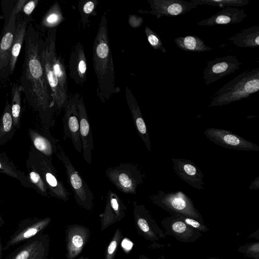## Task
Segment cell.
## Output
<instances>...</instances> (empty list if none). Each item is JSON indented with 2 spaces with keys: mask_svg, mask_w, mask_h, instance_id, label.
Instances as JSON below:
<instances>
[{
  "mask_svg": "<svg viewBox=\"0 0 259 259\" xmlns=\"http://www.w3.org/2000/svg\"><path fill=\"white\" fill-rule=\"evenodd\" d=\"M39 32L29 22L25 36V55L20 87L28 104L37 112L44 132L54 124L55 105L39 53Z\"/></svg>",
  "mask_w": 259,
  "mask_h": 259,
  "instance_id": "1",
  "label": "cell"
},
{
  "mask_svg": "<svg viewBox=\"0 0 259 259\" xmlns=\"http://www.w3.org/2000/svg\"><path fill=\"white\" fill-rule=\"evenodd\" d=\"M106 14L101 17L93 45V67L97 77L96 95L102 103L107 101L120 89L115 84L114 65Z\"/></svg>",
  "mask_w": 259,
  "mask_h": 259,
  "instance_id": "2",
  "label": "cell"
},
{
  "mask_svg": "<svg viewBox=\"0 0 259 259\" xmlns=\"http://www.w3.org/2000/svg\"><path fill=\"white\" fill-rule=\"evenodd\" d=\"M57 27L48 30L44 39L40 37L39 53L47 80L52 91L55 111L59 113L68 97V79L64 61L56 52Z\"/></svg>",
  "mask_w": 259,
  "mask_h": 259,
  "instance_id": "3",
  "label": "cell"
},
{
  "mask_svg": "<svg viewBox=\"0 0 259 259\" xmlns=\"http://www.w3.org/2000/svg\"><path fill=\"white\" fill-rule=\"evenodd\" d=\"M259 90V67L244 71L215 93L208 107L223 106L247 98Z\"/></svg>",
  "mask_w": 259,
  "mask_h": 259,
  "instance_id": "4",
  "label": "cell"
},
{
  "mask_svg": "<svg viewBox=\"0 0 259 259\" xmlns=\"http://www.w3.org/2000/svg\"><path fill=\"white\" fill-rule=\"evenodd\" d=\"M27 161L40 174L47 186L49 195L64 201L69 200L70 194L60 179L52 160L31 146Z\"/></svg>",
  "mask_w": 259,
  "mask_h": 259,
  "instance_id": "5",
  "label": "cell"
},
{
  "mask_svg": "<svg viewBox=\"0 0 259 259\" xmlns=\"http://www.w3.org/2000/svg\"><path fill=\"white\" fill-rule=\"evenodd\" d=\"M148 197L152 203L171 215H181L196 220L204 224L202 217L195 207L193 201L181 191L165 192L159 190Z\"/></svg>",
  "mask_w": 259,
  "mask_h": 259,
  "instance_id": "6",
  "label": "cell"
},
{
  "mask_svg": "<svg viewBox=\"0 0 259 259\" xmlns=\"http://www.w3.org/2000/svg\"><path fill=\"white\" fill-rule=\"evenodd\" d=\"M55 154L65 167L67 181L73 193L76 202L81 208L91 210L94 205V196L88 184L73 165L60 145Z\"/></svg>",
  "mask_w": 259,
  "mask_h": 259,
  "instance_id": "7",
  "label": "cell"
},
{
  "mask_svg": "<svg viewBox=\"0 0 259 259\" xmlns=\"http://www.w3.org/2000/svg\"><path fill=\"white\" fill-rule=\"evenodd\" d=\"M110 182L121 192L136 194L137 187L144 182L145 176L140 168L133 163H121L105 170Z\"/></svg>",
  "mask_w": 259,
  "mask_h": 259,
  "instance_id": "8",
  "label": "cell"
},
{
  "mask_svg": "<svg viewBox=\"0 0 259 259\" xmlns=\"http://www.w3.org/2000/svg\"><path fill=\"white\" fill-rule=\"evenodd\" d=\"M80 96L78 93L72 96L68 95L63 106L64 114L63 118V139L64 140L70 139L75 149L79 153L82 152L78 111V102Z\"/></svg>",
  "mask_w": 259,
  "mask_h": 259,
  "instance_id": "9",
  "label": "cell"
},
{
  "mask_svg": "<svg viewBox=\"0 0 259 259\" xmlns=\"http://www.w3.org/2000/svg\"><path fill=\"white\" fill-rule=\"evenodd\" d=\"M133 214L138 234L147 240L155 242L166 239L164 230L157 224L151 212L142 204L133 202Z\"/></svg>",
  "mask_w": 259,
  "mask_h": 259,
  "instance_id": "10",
  "label": "cell"
},
{
  "mask_svg": "<svg viewBox=\"0 0 259 259\" xmlns=\"http://www.w3.org/2000/svg\"><path fill=\"white\" fill-rule=\"evenodd\" d=\"M52 219L50 217L28 218L20 221L17 229L10 237L9 239L3 246V250L7 251L11 247L25 242L29 239L43 233L49 225Z\"/></svg>",
  "mask_w": 259,
  "mask_h": 259,
  "instance_id": "11",
  "label": "cell"
},
{
  "mask_svg": "<svg viewBox=\"0 0 259 259\" xmlns=\"http://www.w3.org/2000/svg\"><path fill=\"white\" fill-rule=\"evenodd\" d=\"M204 134L209 140L224 148L241 151H259L257 145L230 131L209 127L204 131Z\"/></svg>",
  "mask_w": 259,
  "mask_h": 259,
  "instance_id": "12",
  "label": "cell"
},
{
  "mask_svg": "<svg viewBox=\"0 0 259 259\" xmlns=\"http://www.w3.org/2000/svg\"><path fill=\"white\" fill-rule=\"evenodd\" d=\"M203 70V79L208 85L221 78L233 74L240 68L242 63L235 56L228 55L208 61Z\"/></svg>",
  "mask_w": 259,
  "mask_h": 259,
  "instance_id": "13",
  "label": "cell"
},
{
  "mask_svg": "<svg viewBox=\"0 0 259 259\" xmlns=\"http://www.w3.org/2000/svg\"><path fill=\"white\" fill-rule=\"evenodd\" d=\"M151 10H138L140 14H151L157 19L162 16L175 17L185 14L196 6L184 0H148Z\"/></svg>",
  "mask_w": 259,
  "mask_h": 259,
  "instance_id": "14",
  "label": "cell"
},
{
  "mask_svg": "<svg viewBox=\"0 0 259 259\" xmlns=\"http://www.w3.org/2000/svg\"><path fill=\"white\" fill-rule=\"evenodd\" d=\"M16 15L12 11L0 36V80L10 76L9 63L16 28Z\"/></svg>",
  "mask_w": 259,
  "mask_h": 259,
  "instance_id": "15",
  "label": "cell"
},
{
  "mask_svg": "<svg viewBox=\"0 0 259 259\" xmlns=\"http://www.w3.org/2000/svg\"><path fill=\"white\" fill-rule=\"evenodd\" d=\"M160 224L166 237L173 236L183 243L194 242L202 236L201 232L186 224L178 215L164 218Z\"/></svg>",
  "mask_w": 259,
  "mask_h": 259,
  "instance_id": "16",
  "label": "cell"
},
{
  "mask_svg": "<svg viewBox=\"0 0 259 259\" xmlns=\"http://www.w3.org/2000/svg\"><path fill=\"white\" fill-rule=\"evenodd\" d=\"M67 259H75L83 250L91 236L90 229L83 225H69L65 229Z\"/></svg>",
  "mask_w": 259,
  "mask_h": 259,
  "instance_id": "17",
  "label": "cell"
},
{
  "mask_svg": "<svg viewBox=\"0 0 259 259\" xmlns=\"http://www.w3.org/2000/svg\"><path fill=\"white\" fill-rule=\"evenodd\" d=\"M126 206L118 195L109 190L107 192L104 210L100 214L102 231L120 222L125 215Z\"/></svg>",
  "mask_w": 259,
  "mask_h": 259,
  "instance_id": "18",
  "label": "cell"
},
{
  "mask_svg": "<svg viewBox=\"0 0 259 259\" xmlns=\"http://www.w3.org/2000/svg\"><path fill=\"white\" fill-rule=\"evenodd\" d=\"M78 111L83 158L87 163L91 164L92 161L94 141L87 110L83 97L81 96L78 102Z\"/></svg>",
  "mask_w": 259,
  "mask_h": 259,
  "instance_id": "19",
  "label": "cell"
},
{
  "mask_svg": "<svg viewBox=\"0 0 259 259\" xmlns=\"http://www.w3.org/2000/svg\"><path fill=\"white\" fill-rule=\"evenodd\" d=\"M171 159L175 172L182 180L194 188L204 189L203 174L193 161L180 158Z\"/></svg>",
  "mask_w": 259,
  "mask_h": 259,
  "instance_id": "20",
  "label": "cell"
},
{
  "mask_svg": "<svg viewBox=\"0 0 259 259\" xmlns=\"http://www.w3.org/2000/svg\"><path fill=\"white\" fill-rule=\"evenodd\" d=\"M69 76L82 87L87 81L88 63L83 45L77 42L72 47L69 59Z\"/></svg>",
  "mask_w": 259,
  "mask_h": 259,
  "instance_id": "21",
  "label": "cell"
},
{
  "mask_svg": "<svg viewBox=\"0 0 259 259\" xmlns=\"http://www.w3.org/2000/svg\"><path fill=\"white\" fill-rule=\"evenodd\" d=\"M125 95L137 132L148 150L151 152V141L147 125L137 100L128 86L125 87Z\"/></svg>",
  "mask_w": 259,
  "mask_h": 259,
  "instance_id": "22",
  "label": "cell"
},
{
  "mask_svg": "<svg viewBox=\"0 0 259 259\" xmlns=\"http://www.w3.org/2000/svg\"><path fill=\"white\" fill-rule=\"evenodd\" d=\"M247 15L244 9L226 7L210 17L197 23L198 26L227 25L241 22Z\"/></svg>",
  "mask_w": 259,
  "mask_h": 259,
  "instance_id": "23",
  "label": "cell"
},
{
  "mask_svg": "<svg viewBox=\"0 0 259 259\" xmlns=\"http://www.w3.org/2000/svg\"><path fill=\"white\" fill-rule=\"evenodd\" d=\"M29 137L32 146L40 153L51 160L56 153L59 145V140L53 137L50 133H42L33 128H29Z\"/></svg>",
  "mask_w": 259,
  "mask_h": 259,
  "instance_id": "24",
  "label": "cell"
},
{
  "mask_svg": "<svg viewBox=\"0 0 259 259\" xmlns=\"http://www.w3.org/2000/svg\"><path fill=\"white\" fill-rule=\"evenodd\" d=\"M29 23L26 17L16 16L15 35L12 44L9 63L10 75L13 73L22 46L24 41L26 32Z\"/></svg>",
  "mask_w": 259,
  "mask_h": 259,
  "instance_id": "25",
  "label": "cell"
},
{
  "mask_svg": "<svg viewBox=\"0 0 259 259\" xmlns=\"http://www.w3.org/2000/svg\"><path fill=\"white\" fill-rule=\"evenodd\" d=\"M235 46L240 48H254L259 46V26L244 29L229 38Z\"/></svg>",
  "mask_w": 259,
  "mask_h": 259,
  "instance_id": "26",
  "label": "cell"
},
{
  "mask_svg": "<svg viewBox=\"0 0 259 259\" xmlns=\"http://www.w3.org/2000/svg\"><path fill=\"white\" fill-rule=\"evenodd\" d=\"M48 235L42 233L29 239L11 253L6 259H28Z\"/></svg>",
  "mask_w": 259,
  "mask_h": 259,
  "instance_id": "27",
  "label": "cell"
},
{
  "mask_svg": "<svg viewBox=\"0 0 259 259\" xmlns=\"http://www.w3.org/2000/svg\"><path fill=\"white\" fill-rule=\"evenodd\" d=\"M0 172L16 179L27 188L33 189L27 176L23 172L18 169L5 151L0 153Z\"/></svg>",
  "mask_w": 259,
  "mask_h": 259,
  "instance_id": "28",
  "label": "cell"
},
{
  "mask_svg": "<svg viewBox=\"0 0 259 259\" xmlns=\"http://www.w3.org/2000/svg\"><path fill=\"white\" fill-rule=\"evenodd\" d=\"M15 128L11 111V105L8 101L0 119V145L6 144L15 134Z\"/></svg>",
  "mask_w": 259,
  "mask_h": 259,
  "instance_id": "29",
  "label": "cell"
},
{
  "mask_svg": "<svg viewBox=\"0 0 259 259\" xmlns=\"http://www.w3.org/2000/svg\"><path fill=\"white\" fill-rule=\"evenodd\" d=\"M174 42L179 48L187 52L200 53L213 50L196 35L179 36L174 39Z\"/></svg>",
  "mask_w": 259,
  "mask_h": 259,
  "instance_id": "30",
  "label": "cell"
},
{
  "mask_svg": "<svg viewBox=\"0 0 259 259\" xmlns=\"http://www.w3.org/2000/svg\"><path fill=\"white\" fill-rule=\"evenodd\" d=\"M65 20L59 3L56 1L42 17L40 25L43 29H49L57 27Z\"/></svg>",
  "mask_w": 259,
  "mask_h": 259,
  "instance_id": "31",
  "label": "cell"
},
{
  "mask_svg": "<svg viewBox=\"0 0 259 259\" xmlns=\"http://www.w3.org/2000/svg\"><path fill=\"white\" fill-rule=\"evenodd\" d=\"M21 92L19 85L14 83L11 89V111L14 125L17 129L21 126Z\"/></svg>",
  "mask_w": 259,
  "mask_h": 259,
  "instance_id": "32",
  "label": "cell"
},
{
  "mask_svg": "<svg viewBox=\"0 0 259 259\" xmlns=\"http://www.w3.org/2000/svg\"><path fill=\"white\" fill-rule=\"evenodd\" d=\"M99 4L97 0H80L78 7L80 15V22L84 29L90 26V18L97 15V7Z\"/></svg>",
  "mask_w": 259,
  "mask_h": 259,
  "instance_id": "33",
  "label": "cell"
},
{
  "mask_svg": "<svg viewBox=\"0 0 259 259\" xmlns=\"http://www.w3.org/2000/svg\"><path fill=\"white\" fill-rule=\"evenodd\" d=\"M26 168L28 171L27 176L32 186L33 189L42 196L49 198L48 189L44 180L36 170L34 166L26 161Z\"/></svg>",
  "mask_w": 259,
  "mask_h": 259,
  "instance_id": "34",
  "label": "cell"
},
{
  "mask_svg": "<svg viewBox=\"0 0 259 259\" xmlns=\"http://www.w3.org/2000/svg\"><path fill=\"white\" fill-rule=\"evenodd\" d=\"M249 0H192L191 3L195 6L206 5L219 7H241L247 5Z\"/></svg>",
  "mask_w": 259,
  "mask_h": 259,
  "instance_id": "35",
  "label": "cell"
},
{
  "mask_svg": "<svg viewBox=\"0 0 259 259\" xmlns=\"http://www.w3.org/2000/svg\"><path fill=\"white\" fill-rule=\"evenodd\" d=\"M122 235L119 228H117L105 251L104 259H115L117 249L121 242Z\"/></svg>",
  "mask_w": 259,
  "mask_h": 259,
  "instance_id": "36",
  "label": "cell"
},
{
  "mask_svg": "<svg viewBox=\"0 0 259 259\" xmlns=\"http://www.w3.org/2000/svg\"><path fill=\"white\" fill-rule=\"evenodd\" d=\"M145 33L149 44L153 49L160 50L164 53L166 52V50L163 46V44L159 35L148 26H146Z\"/></svg>",
  "mask_w": 259,
  "mask_h": 259,
  "instance_id": "37",
  "label": "cell"
},
{
  "mask_svg": "<svg viewBox=\"0 0 259 259\" xmlns=\"http://www.w3.org/2000/svg\"><path fill=\"white\" fill-rule=\"evenodd\" d=\"M237 251L253 259H259V242L247 243L239 247Z\"/></svg>",
  "mask_w": 259,
  "mask_h": 259,
  "instance_id": "38",
  "label": "cell"
},
{
  "mask_svg": "<svg viewBox=\"0 0 259 259\" xmlns=\"http://www.w3.org/2000/svg\"><path fill=\"white\" fill-rule=\"evenodd\" d=\"M50 238L48 235L41 245L28 259H48Z\"/></svg>",
  "mask_w": 259,
  "mask_h": 259,
  "instance_id": "39",
  "label": "cell"
},
{
  "mask_svg": "<svg viewBox=\"0 0 259 259\" xmlns=\"http://www.w3.org/2000/svg\"><path fill=\"white\" fill-rule=\"evenodd\" d=\"M178 215L179 218L184 221L186 224L200 232H206L209 230V229L207 227V226L205 225L204 224L201 223L196 220L181 215Z\"/></svg>",
  "mask_w": 259,
  "mask_h": 259,
  "instance_id": "40",
  "label": "cell"
},
{
  "mask_svg": "<svg viewBox=\"0 0 259 259\" xmlns=\"http://www.w3.org/2000/svg\"><path fill=\"white\" fill-rule=\"evenodd\" d=\"M127 22L131 27L137 28L143 24L144 19L142 17L137 15H129Z\"/></svg>",
  "mask_w": 259,
  "mask_h": 259,
  "instance_id": "41",
  "label": "cell"
},
{
  "mask_svg": "<svg viewBox=\"0 0 259 259\" xmlns=\"http://www.w3.org/2000/svg\"><path fill=\"white\" fill-rule=\"evenodd\" d=\"M38 0L28 1L22 9L23 13L27 16H30L37 6Z\"/></svg>",
  "mask_w": 259,
  "mask_h": 259,
  "instance_id": "42",
  "label": "cell"
},
{
  "mask_svg": "<svg viewBox=\"0 0 259 259\" xmlns=\"http://www.w3.org/2000/svg\"><path fill=\"white\" fill-rule=\"evenodd\" d=\"M27 1V0H19L17 1L15 7L12 10V11L14 12L16 15H17L20 13V12L22 10L24 6Z\"/></svg>",
  "mask_w": 259,
  "mask_h": 259,
  "instance_id": "43",
  "label": "cell"
},
{
  "mask_svg": "<svg viewBox=\"0 0 259 259\" xmlns=\"http://www.w3.org/2000/svg\"><path fill=\"white\" fill-rule=\"evenodd\" d=\"M259 188V177H257L250 184L249 189L254 190Z\"/></svg>",
  "mask_w": 259,
  "mask_h": 259,
  "instance_id": "44",
  "label": "cell"
},
{
  "mask_svg": "<svg viewBox=\"0 0 259 259\" xmlns=\"http://www.w3.org/2000/svg\"><path fill=\"white\" fill-rule=\"evenodd\" d=\"M247 238H255V239L259 240V229H257L255 232L249 235Z\"/></svg>",
  "mask_w": 259,
  "mask_h": 259,
  "instance_id": "45",
  "label": "cell"
},
{
  "mask_svg": "<svg viewBox=\"0 0 259 259\" xmlns=\"http://www.w3.org/2000/svg\"><path fill=\"white\" fill-rule=\"evenodd\" d=\"M139 259H153V258H151L146 256L145 255L141 254L139 256ZM157 259H166V258H165V257L163 255H161L160 256H159L157 258Z\"/></svg>",
  "mask_w": 259,
  "mask_h": 259,
  "instance_id": "46",
  "label": "cell"
},
{
  "mask_svg": "<svg viewBox=\"0 0 259 259\" xmlns=\"http://www.w3.org/2000/svg\"><path fill=\"white\" fill-rule=\"evenodd\" d=\"M3 246L0 237V259H2V253L3 251Z\"/></svg>",
  "mask_w": 259,
  "mask_h": 259,
  "instance_id": "47",
  "label": "cell"
},
{
  "mask_svg": "<svg viewBox=\"0 0 259 259\" xmlns=\"http://www.w3.org/2000/svg\"><path fill=\"white\" fill-rule=\"evenodd\" d=\"M6 225V223L2 217V215L1 214V210H0V227H3L4 225Z\"/></svg>",
  "mask_w": 259,
  "mask_h": 259,
  "instance_id": "48",
  "label": "cell"
},
{
  "mask_svg": "<svg viewBox=\"0 0 259 259\" xmlns=\"http://www.w3.org/2000/svg\"><path fill=\"white\" fill-rule=\"evenodd\" d=\"M198 259H203V258H198ZM204 259H224V258H219V257H210L204 258Z\"/></svg>",
  "mask_w": 259,
  "mask_h": 259,
  "instance_id": "49",
  "label": "cell"
},
{
  "mask_svg": "<svg viewBox=\"0 0 259 259\" xmlns=\"http://www.w3.org/2000/svg\"><path fill=\"white\" fill-rule=\"evenodd\" d=\"M78 259H89L88 257H79V258Z\"/></svg>",
  "mask_w": 259,
  "mask_h": 259,
  "instance_id": "50",
  "label": "cell"
}]
</instances>
